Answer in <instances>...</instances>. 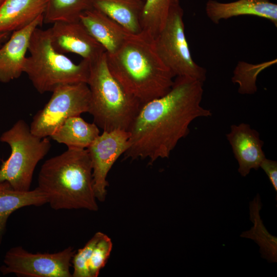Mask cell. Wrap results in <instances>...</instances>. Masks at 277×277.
Instances as JSON below:
<instances>
[{
    "instance_id": "6",
    "label": "cell",
    "mask_w": 277,
    "mask_h": 277,
    "mask_svg": "<svg viewBox=\"0 0 277 277\" xmlns=\"http://www.w3.org/2000/svg\"><path fill=\"white\" fill-rule=\"evenodd\" d=\"M11 148L9 157L0 166V182L6 181L14 190H30L34 170L48 153L51 143L48 137L34 135L23 120L17 121L0 136Z\"/></svg>"
},
{
    "instance_id": "3",
    "label": "cell",
    "mask_w": 277,
    "mask_h": 277,
    "mask_svg": "<svg viewBox=\"0 0 277 277\" xmlns=\"http://www.w3.org/2000/svg\"><path fill=\"white\" fill-rule=\"evenodd\" d=\"M37 182V187L54 210L98 209L86 149L68 148L46 160L41 166Z\"/></svg>"
},
{
    "instance_id": "8",
    "label": "cell",
    "mask_w": 277,
    "mask_h": 277,
    "mask_svg": "<svg viewBox=\"0 0 277 277\" xmlns=\"http://www.w3.org/2000/svg\"><path fill=\"white\" fill-rule=\"evenodd\" d=\"M43 109L34 115L31 132L41 137H50L68 118L88 112L90 92L86 83L58 86Z\"/></svg>"
},
{
    "instance_id": "12",
    "label": "cell",
    "mask_w": 277,
    "mask_h": 277,
    "mask_svg": "<svg viewBox=\"0 0 277 277\" xmlns=\"http://www.w3.org/2000/svg\"><path fill=\"white\" fill-rule=\"evenodd\" d=\"M44 23V15L12 32L0 47V82L7 83L24 73L26 53L34 31Z\"/></svg>"
},
{
    "instance_id": "22",
    "label": "cell",
    "mask_w": 277,
    "mask_h": 277,
    "mask_svg": "<svg viewBox=\"0 0 277 277\" xmlns=\"http://www.w3.org/2000/svg\"><path fill=\"white\" fill-rule=\"evenodd\" d=\"M171 0H144L141 16L142 33L154 39L163 28Z\"/></svg>"
},
{
    "instance_id": "16",
    "label": "cell",
    "mask_w": 277,
    "mask_h": 277,
    "mask_svg": "<svg viewBox=\"0 0 277 277\" xmlns=\"http://www.w3.org/2000/svg\"><path fill=\"white\" fill-rule=\"evenodd\" d=\"M48 0H5L0 6V32L21 29L44 15Z\"/></svg>"
},
{
    "instance_id": "7",
    "label": "cell",
    "mask_w": 277,
    "mask_h": 277,
    "mask_svg": "<svg viewBox=\"0 0 277 277\" xmlns=\"http://www.w3.org/2000/svg\"><path fill=\"white\" fill-rule=\"evenodd\" d=\"M183 15L180 0H171L165 24L153 39L154 47L175 77H190L204 83L207 72L191 56L185 36Z\"/></svg>"
},
{
    "instance_id": "26",
    "label": "cell",
    "mask_w": 277,
    "mask_h": 277,
    "mask_svg": "<svg viewBox=\"0 0 277 277\" xmlns=\"http://www.w3.org/2000/svg\"><path fill=\"white\" fill-rule=\"evenodd\" d=\"M9 32H0V47L8 39Z\"/></svg>"
},
{
    "instance_id": "14",
    "label": "cell",
    "mask_w": 277,
    "mask_h": 277,
    "mask_svg": "<svg viewBox=\"0 0 277 277\" xmlns=\"http://www.w3.org/2000/svg\"><path fill=\"white\" fill-rule=\"evenodd\" d=\"M205 12L215 24L232 17L252 15L268 19L277 26V5L270 0H238L229 3L208 0Z\"/></svg>"
},
{
    "instance_id": "24",
    "label": "cell",
    "mask_w": 277,
    "mask_h": 277,
    "mask_svg": "<svg viewBox=\"0 0 277 277\" xmlns=\"http://www.w3.org/2000/svg\"><path fill=\"white\" fill-rule=\"evenodd\" d=\"M112 246L111 239L104 233L96 244L88 262L90 277L98 276L110 255Z\"/></svg>"
},
{
    "instance_id": "21",
    "label": "cell",
    "mask_w": 277,
    "mask_h": 277,
    "mask_svg": "<svg viewBox=\"0 0 277 277\" xmlns=\"http://www.w3.org/2000/svg\"><path fill=\"white\" fill-rule=\"evenodd\" d=\"M92 8L91 0H48L44 23L78 21L82 13Z\"/></svg>"
},
{
    "instance_id": "15",
    "label": "cell",
    "mask_w": 277,
    "mask_h": 277,
    "mask_svg": "<svg viewBox=\"0 0 277 277\" xmlns=\"http://www.w3.org/2000/svg\"><path fill=\"white\" fill-rule=\"evenodd\" d=\"M79 21L108 54L116 52L130 34L119 24L93 8L82 13Z\"/></svg>"
},
{
    "instance_id": "20",
    "label": "cell",
    "mask_w": 277,
    "mask_h": 277,
    "mask_svg": "<svg viewBox=\"0 0 277 277\" xmlns=\"http://www.w3.org/2000/svg\"><path fill=\"white\" fill-rule=\"evenodd\" d=\"M262 208L259 194L250 203V219L253 226L248 231L243 232L241 236L254 240L260 247L262 256L271 263L277 262V239L270 234L260 215Z\"/></svg>"
},
{
    "instance_id": "19",
    "label": "cell",
    "mask_w": 277,
    "mask_h": 277,
    "mask_svg": "<svg viewBox=\"0 0 277 277\" xmlns=\"http://www.w3.org/2000/svg\"><path fill=\"white\" fill-rule=\"evenodd\" d=\"M100 133L95 123H88L77 115L67 119L50 137L68 148L87 149Z\"/></svg>"
},
{
    "instance_id": "9",
    "label": "cell",
    "mask_w": 277,
    "mask_h": 277,
    "mask_svg": "<svg viewBox=\"0 0 277 277\" xmlns=\"http://www.w3.org/2000/svg\"><path fill=\"white\" fill-rule=\"evenodd\" d=\"M75 252L71 246L52 253H33L22 246L13 247L6 252L0 271L19 277H71L70 268Z\"/></svg>"
},
{
    "instance_id": "4",
    "label": "cell",
    "mask_w": 277,
    "mask_h": 277,
    "mask_svg": "<svg viewBox=\"0 0 277 277\" xmlns=\"http://www.w3.org/2000/svg\"><path fill=\"white\" fill-rule=\"evenodd\" d=\"M87 84L90 92L88 113L93 123L103 131H129L142 105L112 74L106 52L90 63Z\"/></svg>"
},
{
    "instance_id": "23",
    "label": "cell",
    "mask_w": 277,
    "mask_h": 277,
    "mask_svg": "<svg viewBox=\"0 0 277 277\" xmlns=\"http://www.w3.org/2000/svg\"><path fill=\"white\" fill-rule=\"evenodd\" d=\"M103 234L101 232L95 233L83 248L75 252L71 260L72 277H90L88 262L96 244Z\"/></svg>"
},
{
    "instance_id": "11",
    "label": "cell",
    "mask_w": 277,
    "mask_h": 277,
    "mask_svg": "<svg viewBox=\"0 0 277 277\" xmlns=\"http://www.w3.org/2000/svg\"><path fill=\"white\" fill-rule=\"evenodd\" d=\"M49 28L51 44L62 54L72 53L93 62L105 52L104 48L80 21H58Z\"/></svg>"
},
{
    "instance_id": "1",
    "label": "cell",
    "mask_w": 277,
    "mask_h": 277,
    "mask_svg": "<svg viewBox=\"0 0 277 277\" xmlns=\"http://www.w3.org/2000/svg\"><path fill=\"white\" fill-rule=\"evenodd\" d=\"M203 82L187 76H176L165 95L141 106L129 131L126 158L149 160L168 158L178 142L189 133L196 118L212 115L201 105Z\"/></svg>"
},
{
    "instance_id": "10",
    "label": "cell",
    "mask_w": 277,
    "mask_h": 277,
    "mask_svg": "<svg viewBox=\"0 0 277 277\" xmlns=\"http://www.w3.org/2000/svg\"><path fill=\"white\" fill-rule=\"evenodd\" d=\"M130 134L122 130L103 131L86 149L91 162L95 197L104 202L107 195L108 174L129 147Z\"/></svg>"
},
{
    "instance_id": "27",
    "label": "cell",
    "mask_w": 277,
    "mask_h": 277,
    "mask_svg": "<svg viewBox=\"0 0 277 277\" xmlns=\"http://www.w3.org/2000/svg\"><path fill=\"white\" fill-rule=\"evenodd\" d=\"M5 0H0V6L2 5V4L3 3V2Z\"/></svg>"
},
{
    "instance_id": "5",
    "label": "cell",
    "mask_w": 277,
    "mask_h": 277,
    "mask_svg": "<svg viewBox=\"0 0 277 277\" xmlns=\"http://www.w3.org/2000/svg\"><path fill=\"white\" fill-rule=\"evenodd\" d=\"M24 73L40 93L52 92L60 86L87 83L90 63L86 60L76 64L53 47L48 29L37 28L29 43Z\"/></svg>"
},
{
    "instance_id": "13",
    "label": "cell",
    "mask_w": 277,
    "mask_h": 277,
    "mask_svg": "<svg viewBox=\"0 0 277 277\" xmlns=\"http://www.w3.org/2000/svg\"><path fill=\"white\" fill-rule=\"evenodd\" d=\"M226 137L236 160L238 172L246 176L251 169L257 170L266 158L262 147L264 142L259 133L246 123L232 125Z\"/></svg>"
},
{
    "instance_id": "25",
    "label": "cell",
    "mask_w": 277,
    "mask_h": 277,
    "mask_svg": "<svg viewBox=\"0 0 277 277\" xmlns=\"http://www.w3.org/2000/svg\"><path fill=\"white\" fill-rule=\"evenodd\" d=\"M268 176L274 190L277 191V162L275 161L264 159L260 167Z\"/></svg>"
},
{
    "instance_id": "17",
    "label": "cell",
    "mask_w": 277,
    "mask_h": 277,
    "mask_svg": "<svg viewBox=\"0 0 277 277\" xmlns=\"http://www.w3.org/2000/svg\"><path fill=\"white\" fill-rule=\"evenodd\" d=\"M143 0H91L92 8L102 12L132 34L142 33Z\"/></svg>"
},
{
    "instance_id": "18",
    "label": "cell",
    "mask_w": 277,
    "mask_h": 277,
    "mask_svg": "<svg viewBox=\"0 0 277 277\" xmlns=\"http://www.w3.org/2000/svg\"><path fill=\"white\" fill-rule=\"evenodd\" d=\"M47 203L44 194L37 188L27 191L14 190L6 181L0 182V245L6 230L9 216L24 207L41 206Z\"/></svg>"
},
{
    "instance_id": "2",
    "label": "cell",
    "mask_w": 277,
    "mask_h": 277,
    "mask_svg": "<svg viewBox=\"0 0 277 277\" xmlns=\"http://www.w3.org/2000/svg\"><path fill=\"white\" fill-rule=\"evenodd\" d=\"M106 57L112 74L142 105L165 95L173 84L175 76L158 55L153 39L142 33L130 34Z\"/></svg>"
},
{
    "instance_id": "28",
    "label": "cell",
    "mask_w": 277,
    "mask_h": 277,
    "mask_svg": "<svg viewBox=\"0 0 277 277\" xmlns=\"http://www.w3.org/2000/svg\"><path fill=\"white\" fill-rule=\"evenodd\" d=\"M144 1V0H143Z\"/></svg>"
}]
</instances>
